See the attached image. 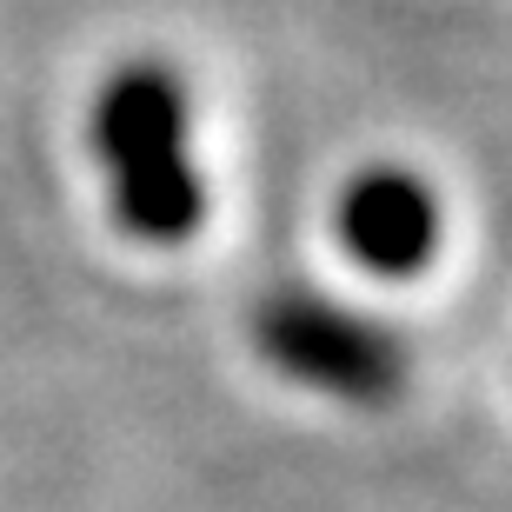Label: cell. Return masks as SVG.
Returning a JSON list of instances; mask_svg holds the SVG:
<instances>
[{"instance_id": "cell-1", "label": "cell", "mask_w": 512, "mask_h": 512, "mask_svg": "<svg viewBox=\"0 0 512 512\" xmlns=\"http://www.w3.org/2000/svg\"><path fill=\"white\" fill-rule=\"evenodd\" d=\"M94 140L114 167V207L140 240L193 233L200 187L187 167V100L160 67H133L100 94Z\"/></svg>"}, {"instance_id": "cell-2", "label": "cell", "mask_w": 512, "mask_h": 512, "mask_svg": "<svg viewBox=\"0 0 512 512\" xmlns=\"http://www.w3.org/2000/svg\"><path fill=\"white\" fill-rule=\"evenodd\" d=\"M260 346L266 360H280L286 373H300L313 386H333L346 399H380L399 380L393 346L373 333V326L346 320L333 306L313 300H280L260 313Z\"/></svg>"}, {"instance_id": "cell-3", "label": "cell", "mask_w": 512, "mask_h": 512, "mask_svg": "<svg viewBox=\"0 0 512 512\" xmlns=\"http://www.w3.org/2000/svg\"><path fill=\"white\" fill-rule=\"evenodd\" d=\"M340 240L373 273H413L439 240V207L413 173H360L340 193Z\"/></svg>"}]
</instances>
